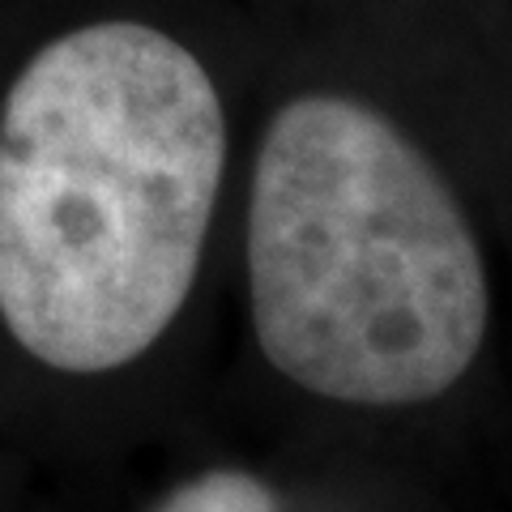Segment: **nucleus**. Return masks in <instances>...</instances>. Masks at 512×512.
Masks as SVG:
<instances>
[{
  "mask_svg": "<svg viewBox=\"0 0 512 512\" xmlns=\"http://www.w3.org/2000/svg\"><path fill=\"white\" fill-rule=\"evenodd\" d=\"M158 512H278L274 495L265 483L239 470H214L184 483L180 491L167 495Z\"/></svg>",
  "mask_w": 512,
  "mask_h": 512,
  "instance_id": "3",
  "label": "nucleus"
},
{
  "mask_svg": "<svg viewBox=\"0 0 512 512\" xmlns=\"http://www.w3.org/2000/svg\"><path fill=\"white\" fill-rule=\"evenodd\" d=\"M256 342L286 380L350 406L431 402L487 338V269L457 197L380 111L291 99L248 210Z\"/></svg>",
  "mask_w": 512,
  "mask_h": 512,
  "instance_id": "2",
  "label": "nucleus"
},
{
  "mask_svg": "<svg viewBox=\"0 0 512 512\" xmlns=\"http://www.w3.org/2000/svg\"><path fill=\"white\" fill-rule=\"evenodd\" d=\"M227 120L205 64L141 22L39 47L0 107V320L56 372L158 342L197 282Z\"/></svg>",
  "mask_w": 512,
  "mask_h": 512,
  "instance_id": "1",
  "label": "nucleus"
}]
</instances>
